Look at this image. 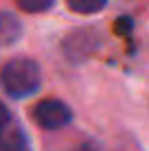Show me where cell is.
I'll return each mask as SVG.
<instances>
[{"label":"cell","instance_id":"cell-6","mask_svg":"<svg viewBox=\"0 0 149 151\" xmlns=\"http://www.w3.org/2000/svg\"><path fill=\"white\" fill-rule=\"evenodd\" d=\"M18 7L27 13H40V11H46V9L53 7L55 0H15Z\"/></svg>","mask_w":149,"mask_h":151},{"label":"cell","instance_id":"cell-1","mask_svg":"<svg viewBox=\"0 0 149 151\" xmlns=\"http://www.w3.org/2000/svg\"><path fill=\"white\" fill-rule=\"evenodd\" d=\"M42 75L35 61L31 59H13L2 68V86L15 99L33 94L40 88Z\"/></svg>","mask_w":149,"mask_h":151},{"label":"cell","instance_id":"cell-3","mask_svg":"<svg viewBox=\"0 0 149 151\" xmlns=\"http://www.w3.org/2000/svg\"><path fill=\"white\" fill-rule=\"evenodd\" d=\"M66 2L77 13H96L107 4V0H66Z\"/></svg>","mask_w":149,"mask_h":151},{"label":"cell","instance_id":"cell-7","mask_svg":"<svg viewBox=\"0 0 149 151\" xmlns=\"http://www.w3.org/2000/svg\"><path fill=\"white\" fill-rule=\"evenodd\" d=\"M7 123H9V112H7V107L0 103V136L4 134V127H7Z\"/></svg>","mask_w":149,"mask_h":151},{"label":"cell","instance_id":"cell-4","mask_svg":"<svg viewBox=\"0 0 149 151\" xmlns=\"http://www.w3.org/2000/svg\"><path fill=\"white\" fill-rule=\"evenodd\" d=\"M20 35V27L11 15H0V42H13Z\"/></svg>","mask_w":149,"mask_h":151},{"label":"cell","instance_id":"cell-2","mask_svg":"<svg viewBox=\"0 0 149 151\" xmlns=\"http://www.w3.org/2000/svg\"><path fill=\"white\" fill-rule=\"evenodd\" d=\"M33 116H35V123L44 129H61L70 123L73 114H70L66 103L55 101V99H46V101L35 105Z\"/></svg>","mask_w":149,"mask_h":151},{"label":"cell","instance_id":"cell-5","mask_svg":"<svg viewBox=\"0 0 149 151\" xmlns=\"http://www.w3.org/2000/svg\"><path fill=\"white\" fill-rule=\"evenodd\" d=\"M0 151H24V138L20 132H11L0 136Z\"/></svg>","mask_w":149,"mask_h":151},{"label":"cell","instance_id":"cell-8","mask_svg":"<svg viewBox=\"0 0 149 151\" xmlns=\"http://www.w3.org/2000/svg\"><path fill=\"white\" fill-rule=\"evenodd\" d=\"M81 151H88V149H81Z\"/></svg>","mask_w":149,"mask_h":151}]
</instances>
